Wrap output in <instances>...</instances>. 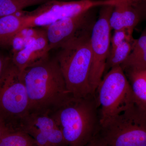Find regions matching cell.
<instances>
[{
	"label": "cell",
	"mask_w": 146,
	"mask_h": 146,
	"mask_svg": "<svg viewBox=\"0 0 146 146\" xmlns=\"http://www.w3.org/2000/svg\"><path fill=\"white\" fill-rule=\"evenodd\" d=\"M134 3L140 14L141 21H146V0H135Z\"/></svg>",
	"instance_id": "ffe728a7"
},
{
	"label": "cell",
	"mask_w": 146,
	"mask_h": 146,
	"mask_svg": "<svg viewBox=\"0 0 146 146\" xmlns=\"http://www.w3.org/2000/svg\"><path fill=\"white\" fill-rule=\"evenodd\" d=\"M16 130L27 133L38 146H66L62 131L48 112H29Z\"/></svg>",
	"instance_id": "30bf717a"
},
{
	"label": "cell",
	"mask_w": 146,
	"mask_h": 146,
	"mask_svg": "<svg viewBox=\"0 0 146 146\" xmlns=\"http://www.w3.org/2000/svg\"><path fill=\"white\" fill-rule=\"evenodd\" d=\"M22 11L14 15L0 18V46H10L13 37L23 29Z\"/></svg>",
	"instance_id": "5bb4252c"
},
{
	"label": "cell",
	"mask_w": 146,
	"mask_h": 146,
	"mask_svg": "<svg viewBox=\"0 0 146 146\" xmlns=\"http://www.w3.org/2000/svg\"><path fill=\"white\" fill-rule=\"evenodd\" d=\"M121 66L123 70L146 69V27L139 38L135 39L130 54Z\"/></svg>",
	"instance_id": "9a60e30c"
},
{
	"label": "cell",
	"mask_w": 146,
	"mask_h": 146,
	"mask_svg": "<svg viewBox=\"0 0 146 146\" xmlns=\"http://www.w3.org/2000/svg\"><path fill=\"white\" fill-rule=\"evenodd\" d=\"M134 40L126 41L114 49L110 50L106 63L104 75L112 68L121 65L126 60L131 52Z\"/></svg>",
	"instance_id": "2e32d148"
},
{
	"label": "cell",
	"mask_w": 146,
	"mask_h": 146,
	"mask_svg": "<svg viewBox=\"0 0 146 146\" xmlns=\"http://www.w3.org/2000/svg\"><path fill=\"white\" fill-rule=\"evenodd\" d=\"M38 146V145H37V146Z\"/></svg>",
	"instance_id": "d4e9b609"
},
{
	"label": "cell",
	"mask_w": 146,
	"mask_h": 146,
	"mask_svg": "<svg viewBox=\"0 0 146 146\" xmlns=\"http://www.w3.org/2000/svg\"><path fill=\"white\" fill-rule=\"evenodd\" d=\"M135 0H125L114 6L109 19V24L114 31H133L141 21L140 14L135 5Z\"/></svg>",
	"instance_id": "7c38bea8"
},
{
	"label": "cell",
	"mask_w": 146,
	"mask_h": 146,
	"mask_svg": "<svg viewBox=\"0 0 146 146\" xmlns=\"http://www.w3.org/2000/svg\"><path fill=\"white\" fill-rule=\"evenodd\" d=\"M106 146H146V112L136 104L101 126Z\"/></svg>",
	"instance_id": "8992f818"
},
{
	"label": "cell",
	"mask_w": 146,
	"mask_h": 146,
	"mask_svg": "<svg viewBox=\"0 0 146 146\" xmlns=\"http://www.w3.org/2000/svg\"><path fill=\"white\" fill-rule=\"evenodd\" d=\"M123 70L131 86L136 104L146 112V69Z\"/></svg>",
	"instance_id": "4fadbf2b"
},
{
	"label": "cell",
	"mask_w": 146,
	"mask_h": 146,
	"mask_svg": "<svg viewBox=\"0 0 146 146\" xmlns=\"http://www.w3.org/2000/svg\"><path fill=\"white\" fill-rule=\"evenodd\" d=\"M29 100V111L51 113L73 97L57 60L49 56L22 73Z\"/></svg>",
	"instance_id": "6da1fadb"
},
{
	"label": "cell",
	"mask_w": 146,
	"mask_h": 146,
	"mask_svg": "<svg viewBox=\"0 0 146 146\" xmlns=\"http://www.w3.org/2000/svg\"><path fill=\"white\" fill-rule=\"evenodd\" d=\"M60 1H74V0H60Z\"/></svg>",
	"instance_id": "cb8c5ba5"
},
{
	"label": "cell",
	"mask_w": 146,
	"mask_h": 146,
	"mask_svg": "<svg viewBox=\"0 0 146 146\" xmlns=\"http://www.w3.org/2000/svg\"><path fill=\"white\" fill-rule=\"evenodd\" d=\"M111 0H50L31 11H22L23 28L46 27L94 7L111 3Z\"/></svg>",
	"instance_id": "52a82bcc"
},
{
	"label": "cell",
	"mask_w": 146,
	"mask_h": 146,
	"mask_svg": "<svg viewBox=\"0 0 146 146\" xmlns=\"http://www.w3.org/2000/svg\"><path fill=\"white\" fill-rule=\"evenodd\" d=\"M29 111L23 75L9 58L0 78V120L10 129L16 130Z\"/></svg>",
	"instance_id": "277c9868"
},
{
	"label": "cell",
	"mask_w": 146,
	"mask_h": 146,
	"mask_svg": "<svg viewBox=\"0 0 146 146\" xmlns=\"http://www.w3.org/2000/svg\"><path fill=\"white\" fill-rule=\"evenodd\" d=\"M99 8L91 9L45 27L50 51L57 49L75 36L92 30L98 18Z\"/></svg>",
	"instance_id": "9c48e42d"
},
{
	"label": "cell",
	"mask_w": 146,
	"mask_h": 146,
	"mask_svg": "<svg viewBox=\"0 0 146 146\" xmlns=\"http://www.w3.org/2000/svg\"><path fill=\"white\" fill-rule=\"evenodd\" d=\"M12 129H10L7 126L0 120V140L6 134L10 132Z\"/></svg>",
	"instance_id": "603a6c76"
},
{
	"label": "cell",
	"mask_w": 146,
	"mask_h": 146,
	"mask_svg": "<svg viewBox=\"0 0 146 146\" xmlns=\"http://www.w3.org/2000/svg\"><path fill=\"white\" fill-rule=\"evenodd\" d=\"M48 42L46 30H42L39 36L11 58L21 73L26 68L49 56Z\"/></svg>",
	"instance_id": "8fae6325"
},
{
	"label": "cell",
	"mask_w": 146,
	"mask_h": 146,
	"mask_svg": "<svg viewBox=\"0 0 146 146\" xmlns=\"http://www.w3.org/2000/svg\"><path fill=\"white\" fill-rule=\"evenodd\" d=\"M9 58V57L5 56L0 52V78L2 74Z\"/></svg>",
	"instance_id": "7402d4cb"
},
{
	"label": "cell",
	"mask_w": 146,
	"mask_h": 146,
	"mask_svg": "<svg viewBox=\"0 0 146 146\" xmlns=\"http://www.w3.org/2000/svg\"><path fill=\"white\" fill-rule=\"evenodd\" d=\"M133 31L128 29H121L114 31L113 35L110 38V50L115 49L126 41L133 42Z\"/></svg>",
	"instance_id": "d6986e66"
},
{
	"label": "cell",
	"mask_w": 146,
	"mask_h": 146,
	"mask_svg": "<svg viewBox=\"0 0 146 146\" xmlns=\"http://www.w3.org/2000/svg\"><path fill=\"white\" fill-rule=\"evenodd\" d=\"M115 5H108L100 7L98 18L91 31L90 42L92 59L89 84L93 94H96L104 75L106 63L110 51L112 29L109 19Z\"/></svg>",
	"instance_id": "ba28073f"
},
{
	"label": "cell",
	"mask_w": 146,
	"mask_h": 146,
	"mask_svg": "<svg viewBox=\"0 0 146 146\" xmlns=\"http://www.w3.org/2000/svg\"><path fill=\"white\" fill-rule=\"evenodd\" d=\"M50 114L62 131L66 146H85L100 129L96 94L72 97Z\"/></svg>",
	"instance_id": "7a4b0ae2"
},
{
	"label": "cell",
	"mask_w": 146,
	"mask_h": 146,
	"mask_svg": "<svg viewBox=\"0 0 146 146\" xmlns=\"http://www.w3.org/2000/svg\"><path fill=\"white\" fill-rule=\"evenodd\" d=\"M50 0H0V18L17 14L24 9Z\"/></svg>",
	"instance_id": "e0dca14e"
},
{
	"label": "cell",
	"mask_w": 146,
	"mask_h": 146,
	"mask_svg": "<svg viewBox=\"0 0 146 146\" xmlns=\"http://www.w3.org/2000/svg\"><path fill=\"white\" fill-rule=\"evenodd\" d=\"M101 126L136 104L131 86L121 65L103 77L96 92Z\"/></svg>",
	"instance_id": "5b68a950"
},
{
	"label": "cell",
	"mask_w": 146,
	"mask_h": 146,
	"mask_svg": "<svg viewBox=\"0 0 146 146\" xmlns=\"http://www.w3.org/2000/svg\"><path fill=\"white\" fill-rule=\"evenodd\" d=\"M99 133V132H98ZM85 146H106L104 141L98 133Z\"/></svg>",
	"instance_id": "44dd1931"
},
{
	"label": "cell",
	"mask_w": 146,
	"mask_h": 146,
	"mask_svg": "<svg viewBox=\"0 0 146 146\" xmlns=\"http://www.w3.org/2000/svg\"><path fill=\"white\" fill-rule=\"evenodd\" d=\"M91 31L84 33L65 42L57 49L55 57L63 73L67 89L75 98L92 94L89 84L92 59Z\"/></svg>",
	"instance_id": "3957f363"
},
{
	"label": "cell",
	"mask_w": 146,
	"mask_h": 146,
	"mask_svg": "<svg viewBox=\"0 0 146 146\" xmlns=\"http://www.w3.org/2000/svg\"><path fill=\"white\" fill-rule=\"evenodd\" d=\"M32 137L19 130H13L0 140V146H36Z\"/></svg>",
	"instance_id": "ac0fdd59"
}]
</instances>
